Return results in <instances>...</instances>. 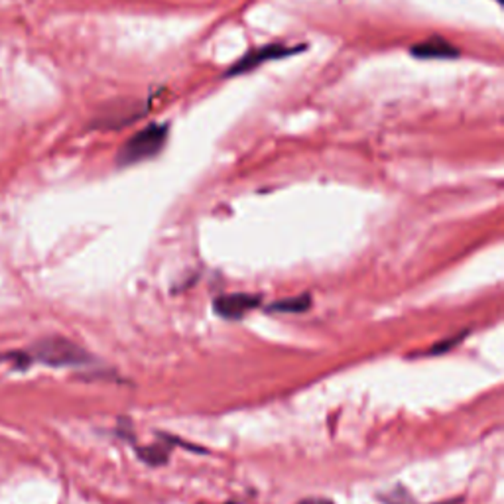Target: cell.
Returning <instances> with one entry per match:
<instances>
[{
  "label": "cell",
  "mask_w": 504,
  "mask_h": 504,
  "mask_svg": "<svg viewBox=\"0 0 504 504\" xmlns=\"http://www.w3.org/2000/svg\"><path fill=\"white\" fill-rule=\"evenodd\" d=\"M170 137V127L166 122L162 125H149L146 129L139 130L134 137H130L125 144L120 146L117 154V166L118 168H130L134 164L146 162V159L156 158L164 150V146Z\"/></svg>",
  "instance_id": "obj_1"
},
{
  "label": "cell",
  "mask_w": 504,
  "mask_h": 504,
  "mask_svg": "<svg viewBox=\"0 0 504 504\" xmlns=\"http://www.w3.org/2000/svg\"><path fill=\"white\" fill-rule=\"evenodd\" d=\"M28 359L40 361L47 366H81L93 361V356L66 337H50L36 343Z\"/></svg>",
  "instance_id": "obj_2"
},
{
  "label": "cell",
  "mask_w": 504,
  "mask_h": 504,
  "mask_svg": "<svg viewBox=\"0 0 504 504\" xmlns=\"http://www.w3.org/2000/svg\"><path fill=\"white\" fill-rule=\"evenodd\" d=\"M303 50H305V46H284V44H270V46L256 47V50L247 52L239 61H235V64L231 66V69L225 73V76L227 77L242 76V73H249L256 67H261L262 64H266V61L296 56Z\"/></svg>",
  "instance_id": "obj_3"
},
{
  "label": "cell",
  "mask_w": 504,
  "mask_h": 504,
  "mask_svg": "<svg viewBox=\"0 0 504 504\" xmlns=\"http://www.w3.org/2000/svg\"><path fill=\"white\" fill-rule=\"evenodd\" d=\"M261 302L262 298L252 296V293H223V296H217L213 300V310L223 319L237 322V319H242L254 307L261 305Z\"/></svg>",
  "instance_id": "obj_4"
},
{
  "label": "cell",
  "mask_w": 504,
  "mask_h": 504,
  "mask_svg": "<svg viewBox=\"0 0 504 504\" xmlns=\"http://www.w3.org/2000/svg\"><path fill=\"white\" fill-rule=\"evenodd\" d=\"M410 54L417 59H453L459 56V50L439 36H432L426 42L412 46Z\"/></svg>",
  "instance_id": "obj_5"
},
{
  "label": "cell",
  "mask_w": 504,
  "mask_h": 504,
  "mask_svg": "<svg viewBox=\"0 0 504 504\" xmlns=\"http://www.w3.org/2000/svg\"><path fill=\"white\" fill-rule=\"evenodd\" d=\"M159 439H162L164 444H156V446H149V447H137L139 458L149 463L150 467L164 465L170 458V447L178 441L174 437H168L166 434H159Z\"/></svg>",
  "instance_id": "obj_6"
},
{
  "label": "cell",
  "mask_w": 504,
  "mask_h": 504,
  "mask_svg": "<svg viewBox=\"0 0 504 504\" xmlns=\"http://www.w3.org/2000/svg\"><path fill=\"white\" fill-rule=\"evenodd\" d=\"M310 307H312V296L310 293H302V296H292V298L273 302L266 307V312H270V314H302V312L310 310Z\"/></svg>",
  "instance_id": "obj_7"
},
{
  "label": "cell",
  "mask_w": 504,
  "mask_h": 504,
  "mask_svg": "<svg viewBox=\"0 0 504 504\" xmlns=\"http://www.w3.org/2000/svg\"><path fill=\"white\" fill-rule=\"evenodd\" d=\"M378 500L383 502V504H422V502H417L402 485H398V487L392 489L390 493L378 495ZM434 504H463V499H451V500L434 502Z\"/></svg>",
  "instance_id": "obj_8"
},
{
  "label": "cell",
  "mask_w": 504,
  "mask_h": 504,
  "mask_svg": "<svg viewBox=\"0 0 504 504\" xmlns=\"http://www.w3.org/2000/svg\"><path fill=\"white\" fill-rule=\"evenodd\" d=\"M465 335H467V331H463L461 335H453V337H449V339L439 341V343H436L434 347H429L422 356H439V355H446V353H449L455 345H459V343L463 341Z\"/></svg>",
  "instance_id": "obj_9"
},
{
  "label": "cell",
  "mask_w": 504,
  "mask_h": 504,
  "mask_svg": "<svg viewBox=\"0 0 504 504\" xmlns=\"http://www.w3.org/2000/svg\"><path fill=\"white\" fill-rule=\"evenodd\" d=\"M298 504H334V500L324 499V497H310V499L300 500Z\"/></svg>",
  "instance_id": "obj_10"
},
{
  "label": "cell",
  "mask_w": 504,
  "mask_h": 504,
  "mask_svg": "<svg viewBox=\"0 0 504 504\" xmlns=\"http://www.w3.org/2000/svg\"><path fill=\"white\" fill-rule=\"evenodd\" d=\"M227 504H235V502H227Z\"/></svg>",
  "instance_id": "obj_11"
}]
</instances>
